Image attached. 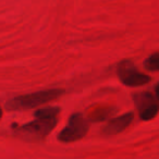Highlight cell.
<instances>
[{
  "label": "cell",
  "mask_w": 159,
  "mask_h": 159,
  "mask_svg": "<svg viewBox=\"0 0 159 159\" xmlns=\"http://www.w3.org/2000/svg\"><path fill=\"white\" fill-rule=\"evenodd\" d=\"M2 117V110H1V107H0V119Z\"/></svg>",
  "instance_id": "cell-11"
},
{
  "label": "cell",
  "mask_w": 159,
  "mask_h": 159,
  "mask_svg": "<svg viewBox=\"0 0 159 159\" xmlns=\"http://www.w3.org/2000/svg\"><path fill=\"white\" fill-rule=\"evenodd\" d=\"M155 92H156V96H157V98L159 99V83L157 84V86H156V89H155Z\"/></svg>",
  "instance_id": "cell-10"
},
{
  "label": "cell",
  "mask_w": 159,
  "mask_h": 159,
  "mask_svg": "<svg viewBox=\"0 0 159 159\" xmlns=\"http://www.w3.org/2000/svg\"><path fill=\"white\" fill-rule=\"evenodd\" d=\"M132 120H133L132 112H128V113H125V115L120 116V117L113 118V119H111L110 121L106 124V126L102 128V133L106 135L118 134V133L125 130V129L130 125Z\"/></svg>",
  "instance_id": "cell-6"
},
{
  "label": "cell",
  "mask_w": 159,
  "mask_h": 159,
  "mask_svg": "<svg viewBox=\"0 0 159 159\" xmlns=\"http://www.w3.org/2000/svg\"><path fill=\"white\" fill-rule=\"evenodd\" d=\"M116 112L115 107L110 106H102V107H97L94 110H92L89 115V119L93 122H102L105 120L109 119L110 117H112Z\"/></svg>",
  "instance_id": "cell-7"
},
{
  "label": "cell",
  "mask_w": 159,
  "mask_h": 159,
  "mask_svg": "<svg viewBox=\"0 0 159 159\" xmlns=\"http://www.w3.org/2000/svg\"><path fill=\"white\" fill-rule=\"evenodd\" d=\"M60 109L57 107H47V108L39 109L35 112V118H40V119H53L57 118Z\"/></svg>",
  "instance_id": "cell-8"
},
{
  "label": "cell",
  "mask_w": 159,
  "mask_h": 159,
  "mask_svg": "<svg viewBox=\"0 0 159 159\" xmlns=\"http://www.w3.org/2000/svg\"><path fill=\"white\" fill-rule=\"evenodd\" d=\"M56 124H57V118L53 119L36 118L34 121L19 126L16 130V133L27 141H39L45 139L51 132Z\"/></svg>",
  "instance_id": "cell-2"
},
{
  "label": "cell",
  "mask_w": 159,
  "mask_h": 159,
  "mask_svg": "<svg viewBox=\"0 0 159 159\" xmlns=\"http://www.w3.org/2000/svg\"><path fill=\"white\" fill-rule=\"evenodd\" d=\"M134 102L142 120H145V121L152 120L158 115L159 104L150 93L143 92V93L136 94L134 96Z\"/></svg>",
  "instance_id": "cell-5"
},
{
  "label": "cell",
  "mask_w": 159,
  "mask_h": 159,
  "mask_svg": "<svg viewBox=\"0 0 159 159\" xmlns=\"http://www.w3.org/2000/svg\"><path fill=\"white\" fill-rule=\"evenodd\" d=\"M144 66L146 70L149 71H159V52L152 53L144 62Z\"/></svg>",
  "instance_id": "cell-9"
},
{
  "label": "cell",
  "mask_w": 159,
  "mask_h": 159,
  "mask_svg": "<svg viewBox=\"0 0 159 159\" xmlns=\"http://www.w3.org/2000/svg\"><path fill=\"white\" fill-rule=\"evenodd\" d=\"M89 131V122L81 113H74L70 117L66 126L59 133L58 139L63 143L79 141L86 135Z\"/></svg>",
  "instance_id": "cell-3"
},
{
  "label": "cell",
  "mask_w": 159,
  "mask_h": 159,
  "mask_svg": "<svg viewBox=\"0 0 159 159\" xmlns=\"http://www.w3.org/2000/svg\"><path fill=\"white\" fill-rule=\"evenodd\" d=\"M63 94V91L60 89H46V91H39L36 93L27 94L14 97L10 99L6 105L8 110H25V109H32L43 104H46L51 100L56 99Z\"/></svg>",
  "instance_id": "cell-1"
},
{
  "label": "cell",
  "mask_w": 159,
  "mask_h": 159,
  "mask_svg": "<svg viewBox=\"0 0 159 159\" xmlns=\"http://www.w3.org/2000/svg\"><path fill=\"white\" fill-rule=\"evenodd\" d=\"M118 76H119L120 81L126 86H141L146 83L149 82V76L144 73L139 72L135 66L131 61L124 60V61L120 62L118 66Z\"/></svg>",
  "instance_id": "cell-4"
}]
</instances>
